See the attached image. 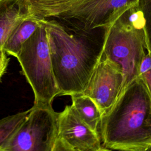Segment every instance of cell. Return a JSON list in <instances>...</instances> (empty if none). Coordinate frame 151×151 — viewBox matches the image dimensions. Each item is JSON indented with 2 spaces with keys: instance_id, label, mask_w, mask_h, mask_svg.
<instances>
[{
  "instance_id": "obj_12",
  "label": "cell",
  "mask_w": 151,
  "mask_h": 151,
  "mask_svg": "<svg viewBox=\"0 0 151 151\" xmlns=\"http://www.w3.org/2000/svg\"><path fill=\"white\" fill-rule=\"evenodd\" d=\"M71 96V106L81 119L96 133L99 134L101 113L94 101L83 93Z\"/></svg>"
},
{
  "instance_id": "obj_5",
  "label": "cell",
  "mask_w": 151,
  "mask_h": 151,
  "mask_svg": "<svg viewBox=\"0 0 151 151\" xmlns=\"http://www.w3.org/2000/svg\"><path fill=\"white\" fill-rule=\"evenodd\" d=\"M58 113L51 104H34L2 148L5 151H52L58 139Z\"/></svg>"
},
{
  "instance_id": "obj_7",
  "label": "cell",
  "mask_w": 151,
  "mask_h": 151,
  "mask_svg": "<svg viewBox=\"0 0 151 151\" xmlns=\"http://www.w3.org/2000/svg\"><path fill=\"white\" fill-rule=\"evenodd\" d=\"M123 75L115 63L101 58L83 93L97 104L101 114L117 99L122 86Z\"/></svg>"
},
{
  "instance_id": "obj_3",
  "label": "cell",
  "mask_w": 151,
  "mask_h": 151,
  "mask_svg": "<svg viewBox=\"0 0 151 151\" xmlns=\"http://www.w3.org/2000/svg\"><path fill=\"white\" fill-rule=\"evenodd\" d=\"M147 51L145 21L137 5L105 29L101 58L116 64L121 69L123 81L120 92L140 76V65Z\"/></svg>"
},
{
  "instance_id": "obj_16",
  "label": "cell",
  "mask_w": 151,
  "mask_h": 151,
  "mask_svg": "<svg viewBox=\"0 0 151 151\" xmlns=\"http://www.w3.org/2000/svg\"><path fill=\"white\" fill-rule=\"evenodd\" d=\"M6 52L3 48H0V81L2 76L6 71L9 59L6 55Z\"/></svg>"
},
{
  "instance_id": "obj_9",
  "label": "cell",
  "mask_w": 151,
  "mask_h": 151,
  "mask_svg": "<svg viewBox=\"0 0 151 151\" xmlns=\"http://www.w3.org/2000/svg\"><path fill=\"white\" fill-rule=\"evenodd\" d=\"M28 16L25 0H0V48L13 29Z\"/></svg>"
},
{
  "instance_id": "obj_10",
  "label": "cell",
  "mask_w": 151,
  "mask_h": 151,
  "mask_svg": "<svg viewBox=\"0 0 151 151\" xmlns=\"http://www.w3.org/2000/svg\"><path fill=\"white\" fill-rule=\"evenodd\" d=\"M81 0H25L30 16L44 19L54 18L70 11Z\"/></svg>"
},
{
  "instance_id": "obj_11",
  "label": "cell",
  "mask_w": 151,
  "mask_h": 151,
  "mask_svg": "<svg viewBox=\"0 0 151 151\" xmlns=\"http://www.w3.org/2000/svg\"><path fill=\"white\" fill-rule=\"evenodd\" d=\"M40 24L39 19L28 16L13 29L2 48L7 54L16 57L22 44L33 34Z\"/></svg>"
},
{
  "instance_id": "obj_1",
  "label": "cell",
  "mask_w": 151,
  "mask_h": 151,
  "mask_svg": "<svg viewBox=\"0 0 151 151\" xmlns=\"http://www.w3.org/2000/svg\"><path fill=\"white\" fill-rule=\"evenodd\" d=\"M40 20L47 31L59 96L83 93L101 58L105 29H85L54 19Z\"/></svg>"
},
{
  "instance_id": "obj_15",
  "label": "cell",
  "mask_w": 151,
  "mask_h": 151,
  "mask_svg": "<svg viewBox=\"0 0 151 151\" xmlns=\"http://www.w3.org/2000/svg\"><path fill=\"white\" fill-rule=\"evenodd\" d=\"M139 76L145 84L151 97V54L148 51L141 63Z\"/></svg>"
},
{
  "instance_id": "obj_6",
  "label": "cell",
  "mask_w": 151,
  "mask_h": 151,
  "mask_svg": "<svg viewBox=\"0 0 151 151\" xmlns=\"http://www.w3.org/2000/svg\"><path fill=\"white\" fill-rule=\"evenodd\" d=\"M139 1L81 0L70 11L49 19L85 29H106L125 12L137 5Z\"/></svg>"
},
{
  "instance_id": "obj_2",
  "label": "cell",
  "mask_w": 151,
  "mask_h": 151,
  "mask_svg": "<svg viewBox=\"0 0 151 151\" xmlns=\"http://www.w3.org/2000/svg\"><path fill=\"white\" fill-rule=\"evenodd\" d=\"M102 147L114 151H146L151 147V97L139 76L119 93L101 116Z\"/></svg>"
},
{
  "instance_id": "obj_8",
  "label": "cell",
  "mask_w": 151,
  "mask_h": 151,
  "mask_svg": "<svg viewBox=\"0 0 151 151\" xmlns=\"http://www.w3.org/2000/svg\"><path fill=\"white\" fill-rule=\"evenodd\" d=\"M58 137L74 151H98L101 147L99 134L79 116L71 105L58 113Z\"/></svg>"
},
{
  "instance_id": "obj_14",
  "label": "cell",
  "mask_w": 151,
  "mask_h": 151,
  "mask_svg": "<svg viewBox=\"0 0 151 151\" xmlns=\"http://www.w3.org/2000/svg\"><path fill=\"white\" fill-rule=\"evenodd\" d=\"M137 7L144 19L148 52L151 54V0H139Z\"/></svg>"
},
{
  "instance_id": "obj_17",
  "label": "cell",
  "mask_w": 151,
  "mask_h": 151,
  "mask_svg": "<svg viewBox=\"0 0 151 151\" xmlns=\"http://www.w3.org/2000/svg\"><path fill=\"white\" fill-rule=\"evenodd\" d=\"M52 151H74L64 141L58 137Z\"/></svg>"
},
{
  "instance_id": "obj_13",
  "label": "cell",
  "mask_w": 151,
  "mask_h": 151,
  "mask_svg": "<svg viewBox=\"0 0 151 151\" xmlns=\"http://www.w3.org/2000/svg\"><path fill=\"white\" fill-rule=\"evenodd\" d=\"M30 109L0 119V150L9 141L24 122Z\"/></svg>"
},
{
  "instance_id": "obj_4",
  "label": "cell",
  "mask_w": 151,
  "mask_h": 151,
  "mask_svg": "<svg viewBox=\"0 0 151 151\" xmlns=\"http://www.w3.org/2000/svg\"><path fill=\"white\" fill-rule=\"evenodd\" d=\"M40 20V19H39ZM22 44L16 58L34 95V104H51L59 95L44 24Z\"/></svg>"
},
{
  "instance_id": "obj_18",
  "label": "cell",
  "mask_w": 151,
  "mask_h": 151,
  "mask_svg": "<svg viewBox=\"0 0 151 151\" xmlns=\"http://www.w3.org/2000/svg\"><path fill=\"white\" fill-rule=\"evenodd\" d=\"M146 151H151V147L150 148H149V149H147V150H146Z\"/></svg>"
},
{
  "instance_id": "obj_19",
  "label": "cell",
  "mask_w": 151,
  "mask_h": 151,
  "mask_svg": "<svg viewBox=\"0 0 151 151\" xmlns=\"http://www.w3.org/2000/svg\"><path fill=\"white\" fill-rule=\"evenodd\" d=\"M0 151H5L4 149H1V150H0Z\"/></svg>"
}]
</instances>
